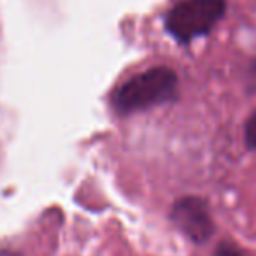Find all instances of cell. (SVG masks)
I'll return each mask as SVG.
<instances>
[{"instance_id": "6da1fadb", "label": "cell", "mask_w": 256, "mask_h": 256, "mask_svg": "<svg viewBox=\"0 0 256 256\" xmlns=\"http://www.w3.org/2000/svg\"><path fill=\"white\" fill-rule=\"evenodd\" d=\"M176 92V72L167 67H154L121 84L112 95V107L118 114L139 112L172 100Z\"/></svg>"}, {"instance_id": "7a4b0ae2", "label": "cell", "mask_w": 256, "mask_h": 256, "mask_svg": "<svg viewBox=\"0 0 256 256\" xmlns=\"http://www.w3.org/2000/svg\"><path fill=\"white\" fill-rule=\"evenodd\" d=\"M226 11L224 0H182L168 11L165 28L181 42L206 36Z\"/></svg>"}, {"instance_id": "3957f363", "label": "cell", "mask_w": 256, "mask_h": 256, "mask_svg": "<svg viewBox=\"0 0 256 256\" xmlns=\"http://www.w3.org/2000/svg\"><path fill=\"white\" fill-rule=\"evenodd\" d=\"M170 220L190 240L202 244L214 234V221L209 207L198 196H184L172 206Z\"/></svg>"}, {"instance_id": "277c9868", "label": "cell", "mask_w": 256, "mask_h": 256, "mask_svg": "<svg viewBox=\"0 0 256 256\" xmlns=\"http://www.w3.org/2000/svg\"><path fill=\"white\" fill-rule=\"evenodd\" d=\"M246 142L252 151H256V109L246 121Z\"/></svg>"}, {"instance_id": "5b68a950", "label": "cell", "mask_w": 256, "mask_h": 256, "mask_svg": "<svg viewBox=\"0 0 256 256\" xmlns=\"http://www.w3.org/2000/svg\"><path fill=\"white\" fill-rule=\"evenodd\" d=\"M214 256H246V254L240 251V249L235 248V246L221 244L220 248H218V251H216V254H214Z\"/></svg>"}, {"instance_id": "8992f818", "label": "cell", "mask_w": 256, "mask_h": 256, "mask_svg": "<svg viewBox=\"0 0 256 256\" xmlns=\"http://www.w3.org/2000/svg\"><path fill=\"white\" fill-rule=\"evenodd\" d=\"M249 88L252 90V92H256V62L251 65V68H249Z\"/></svg>"}]
</instances>
